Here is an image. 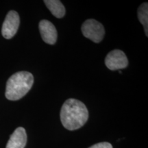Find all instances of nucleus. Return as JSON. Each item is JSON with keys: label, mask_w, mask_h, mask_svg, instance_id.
I'll return each instance as SVG.
<instances>
[{"label": "nucleus", "mask_w": 148, "mask_h": 148, "mask_svg": "<svg viewBox=\"0 0 148 148\" xmlns=\"http://www.w3.org/2000/svg\"><path fill=\"white\" fill-rule=\"evenodd\" d=\"M62 124L69 130H75L82 127L88 119V111L82 101L77 99H67L60 110Z\"/></svg>", "instance_id": "obj_1"}, {"label": "nucleus", "mask_w": 148, "mask_h": 148, "mask_svg": "<svg viewBox=\"0 0 148 148\" xmlns=\"http://www.w3.org/2000/svg\"><path fill=\"white\" fill-rule=\"evenodd\" d=\"M34 83L32 74L27 71H19L11 75L5 88V97L9 100L16 101L25 96Z\"/></svg>", "instance_id": "obj_2"}, {"label": "nucleus", "mask_w": 148, "mask_h": 148, "mask_svg": "<svg viewBox=\"0 0 148 148\" xmlns=\"http://www.w3.org/2000/svg\"><path fill=\"white\" fill-rule=\"evenodd\" d=\"M81 29L84 36L96 43L101 42L105 35V29L102 24L92 18L85 21Z\"/></svg>", "instance_id": "obj_3"}, {"label": "nucleus", "mask_w": 148, "mask_h": 148, "mask_svg": "<svg viewBox=\"0 0 148 148\" xmlns=\"http://www.w3.org/2000/svg\"><path fill=\"white\" fill-rule=\"evenodd\" d=\"M105 64L112 71L120 70L127 67L128 60L125 53L119 49H114L108 53L105 58Z\"/></svg>", "instance_id": "obj_4"}, {"label": "nucleus", "mask_w": 148, "mask_h": 148, "mask_svg": "<svg viewBox=\"0 0 148 148\" xmlns=\"http://www.w3.org/2000/svg\"><path fill=\"white\" fill-rule=\"evenodd\" d=\"M19 23V15L17 12L14 10H10L8 12L3 21L1 29L3 36L6 39L12 38L17 32Z\"/></svg>", "instance_id": "obj_5"}, {"label": "nucleus", "mask_w": 148, "mask_h": 148, "mask_svg": "<svg viewBox=\"0 0 148 148\" xmlns=\"http://www.w3.org/2000/svg\"><path fill=\"white\" fill-rule=\"evenodd\" d=\"M39 31L44 42L53 45L56 42L58 34L53 24L48 20H42L39 23Z\"/></svg>", "instance_id": "obj_6"}, {"label": "nucleus", "mask_w": 148, "mask_h": 148, "mask_svg": "<svg viewBox=\"0 0 148 148\" xmlns=\"http://www.w3.org/2000/svg\"><path fill=\"white\" fill-rule=\"evenodd\" d=\"M27 143L25 130L22 127H17L11 134L6 145V148H25Z\"/></svg>", "instance_id": "obj_7"}, {"label": "nucleus", "mask_w": 148, "mask_h": 148, "mask_svg": "<svg viewBox=\"0 0 148 148\" xmlns=\"http://www.w3.org/2000/svg\"><path fill=\"white\" fill-rule=\"evenodd\" d=\"M44 3L51 14L56 18H62L65 14L64 6L59 0H45Z\"/></svg>", "instance_id": "obj_8"}, {"label": "nucleus", "mask_w": 148, "mask_h": 148, "mask_svg": "<svg viewBox=\"0 0 148 148\" xmlns=\"http://www.w3.org/2000/svg\"><path fill=\"white\" fill-rule=\"evenodd\" d=\"M138 18L143 25L146 36L148 35V4L147 2L142 3L138 8Z\"/></svg>", "instance_id": "obj_9"}, {"label": "nucleus", "mask_w": 148, "mask_h": 148, "mask_svg": "<svg viewBox=\"0 0 148 148\" xmlns=\"http://www.w3.org/2000/svg\"><path fill=\"white\" fill-rule=\"evenodd\" d=\"M89 148H112V145L108 142H101L92 145Z\"/></svg>", "instance_id": "obj_10"}]
</instances>
